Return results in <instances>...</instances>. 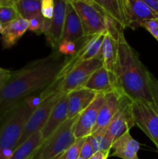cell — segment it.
I'll use <instances>...</instances> for the list:
<instances>
[{
	"label": "cell",
	"instance_id": "cell-1",
	"mask_svg": "<svg viewBox=\"0 0 158 159\" xmlns=\"http://www.w3.org/2000/svg\"><path fill=\"white\" fill-rule=\"evenodd\" d=\"M67 57L58 51L12 71L0 88V118L29 96L40 93L58 79Z\"/></svg>",
	"mask_w": 158,
	"mask_h": 159
},
{
	"label": "cell",
	"instance_id": "cell-2",
	"mask_svg": "<svg viewBox=\"0 0 158 159\" xmlns=\"http://www.w3.org/2000/svg\"><path fill=\"white\" fill-rule=\"evenodd\" d=\"M113 73L119 90L133 101L153 102L150 87V71L139 59V54L124 37L118 40L117 57Z\"/></svg>",
	"mask_w": 158,
	"mask_h": 159
},
{
	"label": "cell",
	"instance_id": "cell-3",
	"mask_svg": "<svg viewBox=\"0 0 158 159\" xmlns=\"http://www.w3.org/2000/svg\"><path fill=\"white\" fill-rule=\"evenodd\" d=\"M33 110L23 100L0 118V159H9Z\"/></svg>",
	"mask_w": 158,
	"mask_h": 159
},
{
	"label": "cell",
	"instance_id": "cell-4",
	"mask_svg": "<svg viewBox=\"0 0 158 159\" xmlns=\"http://www.w3.org/2000/svg\"><path fill=\"white\" fill-rule=\"evenodd\" d=\"M78 116L67 120L47 139L43 141L29 159H53L64 153L76 140L74 128Z\"/></svg>",
	"mask_w": 158,
	"mask_h": 159
},
{
	"label": "cell",
	"instance_id": "cell-5",
	"mask_svg": "<svg viewBox=\"0 0 158 159\" xmlns=\"http://www.w3.org/2000/svg\"><path fill=\"white\" fill-rule=\"evenodd\" d=\"M75 9L85 37L107 34L106 19L94 0H70Z\"/></svg>",
	"mask_w": 158,
	"mask_h": 159
},
{
	"label": "cell",
	"instance_id": "cell-6",
	"mask_svg": "<svg viewBox=\"0 0 158 159\" xmlns=\"http://www.w3.org/2000/svg\"><path fill=\"white\" fill-rule=\"evenodd\" d=\"M133 102L129 97L124 94L119 97L117 110L107 127L105 136L106 143L110 148L118 138L136 126L133 113Z\"/></svg>",
	"mask_w": 158,
	"mask_h": 159
},
{
	"label": "cell",
	"instance_id": "cell-7",
	"mask_svg": "<svg viewBox=\"0 0 158 159\" xmlns=\"http://www.w3.org/2000/svg\"><path fill=\"white\" fill-rule=\"evenodd\" d=\"M133 113L136 126L147 135L158 151V113L153 102L133 101Z\"/></svg>",
	"mask_w": 158,
	"mask_h": 159
},
{
	"label": "cell",
	"instance_id": "cell-8",
	"mask_svg": "<svg viewBox=\"0 0 158 159\" xmlns=\"http://www.w3.org/2000/svg\"><path fill=\"white\" fill-rule=\"evenodd\" d=\"M64 94V93H61L60 91L53 93L33 111L25 124L17 147L23 144L34 134L42 130L50 114L52 109Z\"/></svg>",
	"mask_w": 158,
	"mask_h": 159
},
{
	"label": "cell",
	"instance_id": "cell-9",
	"mask_svg": "<svg viewBox=\"0 0 158 159\" xmlns=\"http://www.w3.org/2000/svg\"><path fill=\"white\" fill-rule=\"evenodd\" d=\"M102 67V63L99 58L91 59L79 64L65 77L62 78L60 91L68 94L74 90L84 88L91 75Z\"/></svg>",
	"mask_w": 158,
	"mask_h": 159
},
{
	"label": "cell",
	"instance_id": "cell-10",
	"mask_svg": "<svg viewBox=\"0 0 158 159\" xmlns=\"http://www.w3.org/2000/svg\"><path fill=\"white\" fill-rule=\"evenodd\" d=\"M125 27L137 29L151 20L158 19L143 0H122Z\"/></svg>",
	"mask_w": 158,
	"mask_h": 159
},
{
	"label": "cell",
	"instance_id": "cell-11",
	"mask_svg": "<svg viewBox=\"0 0 158 159\" xmlns=\"http://www.w3.org/2000/svg\"><path fill=\"white\" fill-rule=\"evenodd\" d=\"M105 94L98 93L92 102L78 116L75 128L74 137L76 139L87 138L92 133L96 124L98 115L104 100Z\"/></svg>",
	"mask_w": 158,
	"mask_h": 159
},
{
	"label": "cell",
	"instance_id": "cell-12",
	"mask_svg": "<svg viewBox=\"0 0 158 159\" xmlns=\"http://www.w3.org/2000/svg\"><path fill=\"white\" fill-rule=\"evenodd\" d=\"M66 0L54 1V16L50 20L49 30L45 34L48 43L50 45L54 51H57V48L62 40L66 15Z\"/></svg>",
	"mask_w": 158,
	"mask_h": 159
},
{
	"label": "cell",
	"instance_id": "cell-13",
	"mask_svg": "<svg viewBox=\"0 0 158 159\" xmlns=\"http://www.w3.org/2000/svg\"><path fill=\"white\" fill-rule=\"evenodd\" d=\"M84 88L102 94H106L111 92L122 93L118 87L114 73L108 71L103 66L96 70L91 75Z\"/></svg>",
	"mask_w": 158,
	"mask_h": 159
},
{
	"label": "cell",
	"instance_id": "cell-14",
	"mask_svg": "<svg viewBox=\"0 0 158 159\" xmlns=\"http://www.w3.org/2000/svg\"><path fill=\"white\" fill-rule=\"evenodd\" d=\"M68 94L64 93L60 98L46 120V124L40 130L43 141L47 139L60 125L68 120Z\"/></svg>",
	"mask_w": 158,
	"mask_h": 159
},
{
	"label": "cell",
	"instance_id": "cell-15",
	"mask_svg": "<svg viewBox=\"0 0 158 159\" xmlns=\"http://www.w3.org/2000/svg\"><path fill=\"white\" fill-rule=\"evenodd\" d=\"M84 37L85 35L80 18L71 1L67 0L66 15L62 40H68L78 43Z\"/></svg>",
	"mask_w": 158,
	"mask_h": 159
},
{
	"label": "cell",
	"instance_id": "cell-16",
	"mask_svg": "<svg viewBox=\"0 0 158 159\" xmlns=\"http://www.w3.org/2000/svg\"><path fill=\"white\" fill-rule=\"evenodd\" d=\"M97 94L85 88L74 90L68 93V120L73 119L81 113L94 101Z\"/></svg>",
	"mask_w": 158,
	"mask_h": 159
},
{
	"label": "cell",
	"instance_id": "cell-17",
	"mask_svg": "<svg viewBox=\"0 0 158 159\" xmlns=\"http://www.w3.org/2000/svg\"><path fill=\"white\" fill-rule=\"evenodd\" d=\"M139 148V142L132 137L128 130L113 142L111 148L113 151L112 156L122 159H139L138 157Z\"/></svg>",
	"mask_w": 158,
	"mask_h": 159
},
{
	"label": "cell",
	"instance_id": "cell-18",
	"mask_svg": "<svg viewBox=\"0 0 158 159\" xmlns=\"http://www.w3.org/2000/svg\"><path fill=\"white\" fill-rule=\"evenodd\" d=\"M123 93L119 92H111L105 94L103 102L99 110L96 124L92 132L108 127L117 110L119 97Z\"/></svg>",
	"mask_w": 158,
	"mask_h": 159
},
{
	"label": "cell",
	"instance_id": "cell-19",
	"mask_svg": "<svg viewBox=\"0 0 158 159\" xmlns=\"http://www.w3.org/2000/svg\"><path fill=\"white\" fill-rule=\"evenodd\" d=\"M29 22L24 19H17L3 26L1 33V41L3 49L13 47L23 34L28 30Z\"/></svg>",
	"mask_w": 158,
	"mask_h": 159
},
{
	"label": "cell",
	"instance_id": "cell-20",
	"mask_svg": "<svg viewBox=\"0 0 158 159\" xmlns=\"http://www.w3.org/2000/svg\"><path fill=\"white\" fill-rule=\"evenodd\" d=\"M101 12L111 18L119 26L125 29V22L122 0H98L94 1Z\"/></svg>",
	"mask_w": 158,
	"mask_h": 159
},
{
	"label": "cell",
	"instance_id": "cell-21",
	"mask_svg": "<svg viewBox=\"0 0 158 159\" xmlns=\"http://www.w3.org/2000/svg\"><path fill=\"white\" fill-rule=\"evenodd\" d=\"M118 40L109 34H105L98 58L102 61V66L108 71H114L117 57Z\"/></svg>",
	"mask_w": 158,
	"mask_h": 159
},
{
	"label": "cell",
	"instance_id": "cell-22",
	"mask_svg": "<svg viewBox=\"0 0 158 159\" xmlns=\"http://www.w3.org/2000/svg\"><path fill=\"white\" fill-rule=\"evenodd\" d=\"M43 142L41 132H37L19 145L9 159H29Z\"/></svg>",
	"mask_w": 158,
	"mask_h": 159
},
{
	"label": "cell",
	"instance_id": "cell-23",
	"mask_svg": "<svg viewBox=\"0 0 158 159\" xmlns=\"http://www.w3.org/2000/svg\"><path fill=\"white\" fill-rule=\"evenodd\" d=\"M15 6L20 18L26 20L41 13L40 0H17L15 1Z\"/></svg>",
	"mask_w": 158,
	"mask_h": 159
},
{
	"label": "cell",
	"instance_id": "cell-24",
	"mask_svg": "<svg viewBox=\"0 0 158 159\" xmlns=\"http://www.w3.org/2000/svg\"><path fill=\"white\" fill-rule=\"evenodd\" d=\"M13 0H0V23L3 26L20 19Z\"/></svg>",
	"mask_w": 158,
	"mask_h": 159
},
{
	"label": "cell",
	"instance_id": "cell-25",
	"mask_svg": "<svg viewBox=\"0 0 158 159\" xmlns=\"http://www.w3.org/2000/svg\"><path fill=\"white\" fill-rule=\"evenodd\" d=\"M86 138L76 139L75 141L64 153V159H77L80 157L81 151Z\"/></svg>",
	"mask_w": 158,
	"mask_h": 159
},
{
	"label": "cell",
	"instance_id": "cell-26",
	"mask_svg": "<svg viewBox=\"0 0 158 159\" xmlns=\"http://www.w3.org/2000/svg\"><path fill=\"white\" fill-rule=\"evenodd\" d=\"M78 43L71 41L68 40H62L57 48V51L60 54L66 57H71L77 52L78 49Z\"/></svg>",
	"mask_w": 158,
	"mask_h": 159
},
{
	"label": "cell",
	"instance_id": "cell-27",
	"mask_svg": "<svg viewBox=\"0 0 158 159\" xmlns=\"http://www.w3.org/2000/svg\"><path fill=\"white\" fill-rule=\"evenodd\" d=\"M44 18L41 13L33 16L28 20L29 22L28 30L36 33L37 34H43V28H44Z\"/></svg>",
	"mask_w": 158,
	"mask_h": 159
},
{
	"label": "cell",
	"instance_id": "cell-28",
	"mask_svg": "<svg viewBox=\"0 0 158 159\" xmlns=\"http://www.w3.org/2000/svg\"><path fill=\"white\" fill-rule=\"evenodd\" d=\"M149 87L151 93L152 100L158 113V80L153 74H149Z\"/></svg>",
	"mask_w": 158,
	"mask_h": 159
},
{
	"label": "cell",
	"instance_id": "cell-29",
	"mask_svg": "<svg viewBox=\"0 0 158 159\" xmlns=\"http://www.w3.org/2000/svg\"><path fill=\"white\" fill-rule=\"evenodd\" d=\"M54 0H42L41 1V12L42 16L46 20H51L54 16Z\"/></svg>",
	"mask_w": 158,
	"mask_h": 159
},
{
	"label": "cell",
	"instance_id": "cell-30",
	"mask_svg": "<svg viewBox=\"0 0 158 159\" xmlns=\"http://www.w3.org/2000/svg\"><path fill=\"white\" fill-rule=\"evenodd\" d=\"M94 153V151H93L91 140H90L89 136H88L85 138V141L81 148V151L80 157H81V158L85 159H89L91 156H92Z\"/></svg>",
	"mask_w": 158,
	"mask_h": 159
},
{
	"label": "cell",
	"instance_id": "cell-31",
	"mask_svg": "<svg viewBox=\"0 0 158 159\" xmlns=\"http://www.w3.org/2000/svg\"><path fill=\"white\" fill-rule=\"evenodd\" d=\"M143 27L145 28L149 33L158 41V19L151 20L144 23Z\"/></svg>",
	"mask_w": 158,
	"mask_h": 159
},
{
	"label": "cell",
	"instance_id": "cell-32",
	"mask_svg": "<svg viewBox=\"0 0 158 159\" xmlns=\"http://www.w3.org/2000/svg\"><path fill=\"white\" fill-rule=\"evenodd\" d=\"M12 71L5 68H0V88L7 82L8 79L11 76Z\"/></svg>",
	"mask_w": 158,
	"mask_h": 159
},
{
	"label": "cell",
	"instance_id": "cell-33",
	"mask_svg": "<svg viewBox=\"0 0 158 159\" xmlns=\"http://www.w3.org/2000/svg\"><path fill=\"white\" fill-rule=\"evenodd\" d=\"M143 1L158 17V0H143Z\"/></svg>",
	"mask_w": 158,
	"mask_h": 159
},
{
	"label": "cell",
	"instance_id": "cell-34",
	"mask_svg": "<svg viewBox=\"0 0 158 159\" xmlns=\"http://www.w3.org/2000/svg\"><path fill=\"white\" fill-rule=\"evenodd\" d=\"M109 155L110 152H97L89 159H108Z\"/></svg>",
	"mask_w": 158,
	"mask_h": 159
},
{
	"label": "cell",
	"instance_id": "cell-35",
	"mask_svg": "<svg viewBox=\"0 0 158 159\" xmlns=\"http://www.w3.org/2000/svg\"><path fill=\"white\" fill-rule=\"evenodd\" d=\"M64 153H62V154H60V155H57V157H55V158H53V159H64Z\"/></svg>",
	"mask_w": 158,
	"mask_h": 159
},
{
	"label": "cell",
	"instance_id": "cell-36",
	"mask_svg": "<svg viewBox=\"0 0 158 159\" xmlns=\"http://www.w3.org/2000/svg\"><path fill=\"white\" fill-rule=\"evenodd\" d=\"M2 30H3V25L0 23V34L2 32Z\"/></svg>",
	"mask_w": 158,
	"mask_h": 159
},
{
	"label": "cell",
	"instance_id": "cell-37",
	"mask_svg": "<svg viewBox=\"0 0 158 159\" xmlns=\"http://www.w3.org/2000/svg\"><path fill=\"white\" fill-rule=\"evenodd\" d=\"M77 159H85V158H81V157H79V158H77Z\"/></svg>",
	"mask_w": 158,
	"mask_h": 159
}]
</instances>
